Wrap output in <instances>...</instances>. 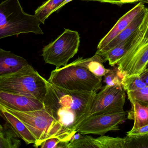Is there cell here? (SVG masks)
I'll list each match as a JSON object with an SVG mask.
<instances>
[{
    "label": "cell",
    "instance_id": "cell-8",
    "mask_svg": "<svg viewBox=\"0 0 148 148\" xmlns=\"http://www.w3.org/2000/svg\"><path fill=\"white\" fill-rule=\"evenodd\" d=\"M126 112L98 114L88 117L78 126L77 132L83 135L102 136L110 131H117L120 125L124 122Z\"/></svg>",
    "mask_w": 148,
    "mask_h": 148
},
{
    "label": "cell",
    "instance_id": "cell-26",
    "mask_svg": "<svg viewBox=\"0 0 148 148\" xmlns=\"http://www.w3.org/2000/svg\"><path fill=\"white\" fill-rule=\"evenodd\" d=\"M84 1H97L101 3H109L112 5H117L120 6V2L121 0H81Z\"/></svg>",
    "mask_w": 148,
    "mask_h": 148
},
{
    "label": "cell",
    "instance_id": "cell-28",
    "mask_svg": "<svg viewBox=\"0 0 148 148\" xmlns=\"http://www.w3.org/2000/svg\"><path fill=\"white\" fill-rule=\"evenodd\" d=\"M140 76L142 79L148 86V66L145 68V70L140 74Z\"/></svg>",
    "mask_w": 148,
    "mask_h": 148
},
{
    "label": "cell",
    "instance_id": "cell-21",
    "mask_svg": "<svg viewBox=\"0 0 148 148\" xmlns=\"http://www.w3.org/2000/svg\"><path fill=\"white\" fill-rule=\"evenodd\" d=\"M131 103L136 101L144 106H148V86L132 91L127 92Z\"/></svg>",
    "mask_w": 148,
    "mask_h": 148
},
{
    "label": "cell",
    "instance_id": "cell-10",
    "mask_svg": "<svg viewBox=\"0 0 148 148\" xmlns=\"http://www.w3.org/2000/svg\"><path fill=\"white\" fill-rule=\"evenodd\" d=\"M0 104L21 112L32 111L45 108L44 102L30 96L0 90Z\"/></svg>",
    "mask_w": 148,
    "mask_h": 148
},
{
    "label": "cell",
    "instance_id": "cell-19",
    "mask_svg": "<svg viewBox=\"0 0 148 148\" xmlns=\"http://www.w3.org/2000/svg\"><path fill=\"white\" fill-rule=\"evenodd\" d=\"M65 0H47L35 11L34 15L39 20L42 24L49 16L54 12H57L58 8Z\"/></svg>",
    "mask_w": 148,
    "mask_h": 148
},
{
    "label": "cell",
    "instance_id": "cell-24",
    "mask_svg": "<svg viewBox=\"0 0 148 148\" xmlns=\"http://www.w3.org/2000/svg\"><path fill=\"white\" fill-rule=\"evenodd\" d=\"M104 77V79L103 81L106 85L110 86H122V77L119 73L117 69L110 70V71L106 73Z\"/></svg>",
    "mask_w": 148,
    "mask_h": 148
},
{
    "label": "cell",
    "instance_id": "cell-15",
    "mask_svg": "<svg viewBox=\"0 0 148 148\" xmlns=\"http://www.w3.org/2000/svg\"><path fill=\"white\" fill-rule=\"evenodd\" d=\"M0 110L6 122L10 124L20 138L23 139L27 144H34L37 142L36 138L19 119L7 110L1 105H0Z\"/></svg>",
    "mask_w": 148,
    "mask_h": 148
},
{
    "label": "cell",
    "instance_id": "cell-29",
    "mask_svg": "<svg viewBox=\"0 0 148 148\" xmlns=\"http://www.w3.org/2000/svg\"><path fill=\"white\" fill-rule=\"evenodd\" d=\"M148 43V27L146 31V33L145 35L144 38L142 41V45H144L145 44Z\"/></svg>",
    "mask_w": 148,
    "mask_h": 148
},
{
    "label": "cell",
    "instance_id": "cell-20",
    "mask_svg": "<svg viewBox=\"0 0 148 148\" xmlns=\"http://www.w3.org/2000/svg\"><path fill=\"white\" fill-rule=\"evenodd\" d=\"M122 84L123 89L126 92L136 90L147 86L140 75H137L123 76Z\"/></svg>",
    "mask_w": 148,
    "mask_h": 148
},
{
    "label": "cell",
    "instance_id": "cell-18",
    "mask_svg": "<svg viewBox=\"0 0 148 148\" xmlns=\"http://www.w3.org/2000/svg\"><path fill=\"white\" fill-rule=\"evenodd\" d=\"M132 107L128 112L127 119L134 121L132 129H136L148 124V106L137 102L131 103Z\"/></svg>",
    "mask_w": 148,
    "mask_h": 148
},
{
    "label": "cell",
    "instance_id": "cell-23",
    "mask_svg": "<svg viewBox=\"0 0 148 148\" xmlns=\"http://www.w3.org/2000/svg\"><path fill=\"white\" fill-rule=\"evenodd\" d=\"M69 143L59 138H50L44 141L39 147L42 148H67Z\"/></svg>",
    "mask_w": 148,
    "mask_h": 148
},
{
    "label": "cell",
    "instance_id": "cell-2",
    "mask_svg": "<svg viewBox=\"0 0 148 148\" xmlns=\"http://www.w3.org/2000/svg\"><path fill=\"white\" fill-rule=\"evenodd\" d=\"M3 106L19 119L29 129L37 140L34 145V147H39L44 141L50 138H59L70 143L72 135L45 108L32 111L21 112Z\"/></svg>",
    "mask_w": 148,
    "mask_h": 148
},
{
    "label": "cell",
    "instance_id": "cell-4",
    "mask_svg": "<svg viewBox=\"0 0 148 148\" xmlns=\"http://www.w3.org/2000/svg\"><path fill=\"white\" fill-rule=\"evenodd\" d=\"M48 82L29 64L16 72L0 76V90L33 97L44 102Z\"/></svg>",
    "mask_w": 148,
    "mask_h": 148
},
{
    "label": "cell",
    "instance_id": "cell-9",
    "mask_svg": "<svg viewBox=\"0 0 148 148\" xmlns=\"http://www.w3.org/2000/svg\"><path fill=\"white\" fill-rule=\"evenodd\" d=\"M148 64V43L136 51L130 56L121 59L118 62L119 73L124 76L140 75Z\"/></svg>",
    "mask_w": 148,
    "mask_h": 148
},
{
    "label": "cell",
    "instance_id": "cell-16",
    "mask_svg": "<svg viewBox=\"0 0 148 148\" xmlns=\"http://www.w3.org/2000/svg\"><path fill=\"white\" fill-rule=\"evenodd\" d=\"M104 62H105L104 59L100 55L95 53L94 56L88 58L79 57L73 63L84 67L97 77L102 78L110 70L105 68L103 64Z\"/></svg>",
    "mask_w": 148,
    "mask_h": 148
},
{
    "label": "cell",
    "instance_id": "cell-12",
    "mask_svg": "<svg viewBox=\"0 0 148 148\" xmlns=\"http://www.w3.org/2000/svg\"><path fill=\"white\" fill-rule=\"evenodd\" d=\"M146 8H147L143 3L139 2L132 9L124 14L109 32L99 41L97 47V51L101 50L106 46Z\"/></svg>",
    "mask_w": 148,
    "mask_h": 148
},
{
    "label": "cell",
    "instance_id": "cell-27",
    "mask_svg": "<svg viewBox=\"0 0 148 148\" xmlns=\"http://www.w3.org/2000/svg\"><path fill=\"white\" fill-rule=\"evenodd\" d=\"M143 2L144 4H148V0H121L120 2V6L125 4H133L136 2Z\"/></svg>",
    "mask_w": 148,
    "mask_h": 148
},
{
    "label": "cell",
    "instance_id": "cell-5",
    "mask_svg": "<svg viewBox=\"0 0 148 148\" xmlns=\"http://www.w3.org/2000/svg\"><path fill=\"white\" fill-rule=\"evenodd\" d=\"M47 80L52 84L70 90L97 92L102 87V78L73 62L52 71Z\"/></svg>",
    "mask_w": 148,
    "mask_h": 148
},
{
    "label": "cell",
    "instance_id": "cell-7",
    "mask_svg": "<svg viewBox=\"0 0 148 148\" xmlns=\"http://www.w3.org/2000/svg\"><path fill=\"white\" fill-rule=\"evenodd\" d=\"M100 90L95 96L86 118L98 114L116 113L124 111L125 94L123 86L106 85Z\"/></svg>",
    "mask_w": 148,
    "mask_h": 148
},
{
    "label": "cell",
    "instance_id": "cell-13",
    "mask_svg": "<svg viewBox=\"0 0 148 148\" xmlns=\"http://www.w3.org/2000/svg\"><path fill=\"white\" fill-rule=\"evenodd\" d=\"M29 64L23 57L0 49V76L16 72Z\"/></svg>",
    "mask_w": 148,
    "mask_h": 148
},
{
    "label": "cell",
    "instance_id": "cell-31",
    "mask_svg": "<svg viewBox=\"0 0 148 148\" xmlns=\"http://www.w3.org/2000/svg\"><path fill=\"white\" fill-rule=\"evenodd\" d=\"M148 65H147V67H148Z\"/></svg>",
    "mask_w": 148,
    "mask_h": 148
},
{
    "label": "cell",
    "instance_id": "cell-6",
    "mask_svg": "<svg viewBox=\"0 0 148 148\" xmlns=\"http://www.w3.org/2000/svg\"><path fill=\"white\" fill-rule=\"evenodd\" d=\"M80 39L77 32L65 28L61 35L43 48L41 56L45 63L55 66L56 68L68 64L77 53Z\"/></svg>",
    "mask_w": 148,
    "mask_h": 148
},
{
    "label": "cell",
    "instance_id": "cell-22",
    "mask_svg": "<svg viewBox=\"0 0 148 148\" xmlns=\"http://www.w3.org/2000/svg\"><path fill=\"white\" fill-rule=\"evenodd\" d=\"M125 138V148H148V135L139 137L126 136Z\"/></svg>",
    "mask_w": 148,
    "mask_h": 148
},
{
    "label": "cell",
    "instance_id": "cell-11",
    "mask_svg": "<svg viewBox=\"0 0 148 148\" xmlns=\"http://www.w3.org/2000/svg\"><path fill=\"white\" fill-rule=\"evenodd\" d=\"M126 138L102 135L95 138L83 135L79 139L70 142L67 148H125Z\"/></svg>",
    "mask_w": 148,
    "mask_h": 148
},
{
    "label": "cell",
    "instance_id": "cell-3",
    "mask_svg": "<svg viewBox=\"0 0 148 148\" xmlns=\"http://www.w3.org/2000/svg\"><path fill=\"white\" fill-rule=\"evenodd\" d=\"M35 15L24 12L19 0H4L0 4V39L21 34H44Z\"/></svg>",
    "mask_w": 148,
    "mask_h": 148
},
{
    "label": "cell",
    "instance_id": "cell-17",
    "mask_svg": "<svg viewBox=\"0 0 148 148\" xmlns=\"http://www.w3.org/2000/svg\"><path fill=\"white\" fill-rule=\"evenodd\" d=\"M19 138L9 123L1 125L0 148H19L21 144Z\"/></svg>",
    "mask_w": 148,
    "mask_h": 148
},
{
    "label": "cell",
    "instance_id": "cell-1",
    "mask_svg": "<svg viewBox=\"0 0 148 148\" xmlns=\"http://www.w3.org/2000/svg\"><path fill=\"white\" fill-rule=\"evenodd\" d=\"M97 93V92L66 90L48 82L44 103L45 108L52 115L62 110L74 114L77 120V130L86 118Z\"/></svg>",
    "mask_w": 148,
    "mask_h": 148
},
{
    "label": "cell",
    "instance_id": "cell-25",
    "mask_svg": "<svg viewBox=\"0 0 148 148\" xmlns=\"http://www.w3.org/2000/svg\"><path fill=\"white\" fill-rule=\"evenodd\" d=\"M148 135V124L136 129H132L127 132V136L130 137H139Z\"/></svg>",
    "mask_w": 148,
    "mask_h": 148
},
{
    "label": "cell",
    "instance_id": "cell-14",
    "mask_svg": "<svg viewBox=\"0 0 148 148\" xmlns=\"http://www.w3.org/2000/svg\"><path fill=\"white\" fill-rule=\"evenodd\" d=\"M148 10V8H146L143 12L137 16L123 32H121L117 36L114 38V39L112 40L108 45L101 50L97 51L96 53L101 56L113 47L116 46L123 41H125L133 35L139 29L140 26L143 22L146 17Z\"/></svg>",
    "mask_w": 148,
    "mask_h": 148
},
{
    "label": "cell",
    "instance_id": "cell-30",
    "mask_svg": "<svg viewBox=\"0 0 148 148\" xmlns=\"http://www.w3.org/2000/svg\"><path fill=\"white\" fill-rule=\"evenodd\" d=\"M73 1V0H65V1H64V2H63V3H62L61 5H60V6L58 8L57 11H58V10H59V9H60V8H62L65 5H66V4H67V3H68L69 2H70L71 1Z\"/></svg>",
    "mask_w": 148,
    "mask_h": 148
}]
</instances>
